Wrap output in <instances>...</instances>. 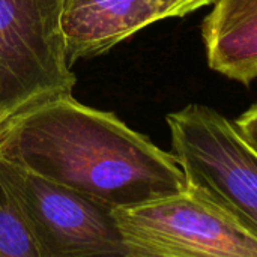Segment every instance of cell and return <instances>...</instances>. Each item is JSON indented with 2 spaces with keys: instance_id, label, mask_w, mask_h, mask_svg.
<instances>
[{
  "instance_id": "1",
  "label": "cell",
  "mask_w": 257,
  "mask_h": 257,
  "mask_svg": "<svg viewBox=\"0 0 257 257\" xmlns=\"http://www.w3.org/2000/svg\"><path fill=\"white\" fill-rule=\"evenodd\" d=\"M0 157L111 209L188 187L173 154L154 145L111 111L72 95L48 101L14 123Z\"/></svg>"
},
{
  "instance_id": "2",
  "label": "cell",
  "mask_w": 257,
  "mask_h": 257,
  "mask_svg": "<svg viewBox=\"0 0 257 257\" xmlns=\"http://www.w3.org/2000/svg\"><path fill=\"white\" fill-rule=\"evenodd\" d=\"M65 0H0V116L15 123L72 95L77 83L62 33Z\"/></svg>"
},
{
  "instance_id": "3",
  "label": "cell",
  "mask_w": 257,
  "mask_h": 257,
  "mask_svg": "<svg viewBox=\"0 0 257 257\" xmlns=\"http://www.w3.org/2000/svg\"><path fill=\"white\" fill-rule=\"evenodd\" d=\"M173 155L188 187L257 238V149L235 122L203 104L169 113Z\"/></svg>"
},
{
  "instance_id": "4",
  "label": "cell",
  "mask_w": 257,
  "mask_h": 257,
  "mask_svg": "<svg viewBox=\"0 0 257 257\" xmlns=\"http://www.w3.org/2000/svg\"><path fill=\"white\" fill-rule=\"evenodd\" d=\"M0 182L38 257H128L111 208L2 157Z\"/></svg>"
},
{
  "instance_id": "5",
  "label": "cell",
  "mask_w": 257,
  "mask_h": 257,
  "mask_svg": "<svg viewBox=\"0 0 257 257\" xmlns=\"http://www.w3.org/2000/svg\"><path fill=\"white\" fill-rule=\"evenodd\" d=\"M128 257H257V238L193 187L116 208Z\"/></svg>"
},
{
  "instance_id": "6",
  "label": "cell",
  "mask_w": 257,
  "mask_h": 257,
  "mask_svg": "<svg viewBox=\"0 0 257 257\" xmlns=\"http://www.w3.org/2000/svg\"><path fill=\"white\" fill-rule=\"evenodd\" d=\"M160 20L166 17L157 0H65L60 26L68 60L101 56Z\"/></svg>"
},
{
  "instance_id": "7",
  "label": "cell",
  "mask_w": 257,
  "mask_h": 257,
  "mask_svg": "<svg viewBox=\"0 0 257 257\" xmlns=\"http://www.w3.org/2000/svg\"><path fill=\"white\" fill-rule=\"evenodd\" d=\"M202 39L212 71L244 86L257 80V0H217Z\"/></svg>"
},
{
  "instance_id": "8",
  "label": "cell",
  "mask_w": 257,
  "mask_h": 257,
  "mask_svg": "<svg viewBox=\"0 0 257 257\" xmlns=\"http://www.w3.org/2000/svg\"><path fill=\"white\" fill-rule=\"evenodd\" d=\"M0 257H38L12 200L0 182Z\"/></svg>"
},
{
  "instance_id": "9",
  "label": "cell",
  "mask_w": 257,
  "mask_h": 257,
  "mask_svg": "<svg viewBox=\"0 0 257 257\" xmlns=\"http://www.w3.org/2000/svg\"><path fill=\"white\" fill-rule=\"evenodd\" d=\"M166 18H182L200 8L214 5L217 0H157Z\"/></svg>"
},
{
  "instance_id": "10",
  "label": "cell",
  "mask_w": 257,
  "mask_h": 257,
  "mask_svg": "<svg viewBox=\"0 0 257 257\" xmlns=\"http://www.w3.org/2000/svg\"><path fill=\"white\" fill-rule=\"evenodd\" d=\"M236 126L245 136V139L257 149V102L245 110L236 120Z\"/></svg>"
},
{
  "instance_id": "11",
  "label": "cell",
  "mask_w": 257,
  "mask_h": 257,
  "mask_svg": "<svg viewBox=\"0 0 257 257\" xmlns=\"http://www.w3.org/2000/svg\"><path fill=\"white\" fill-rule=\"evenodd\" d=\"M12 126H14L12 122H9V120H6L5 117L0 116V142L5 139V136L9 133V130H11Z\"/></svg>"
}]
</instances>
